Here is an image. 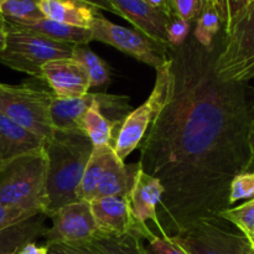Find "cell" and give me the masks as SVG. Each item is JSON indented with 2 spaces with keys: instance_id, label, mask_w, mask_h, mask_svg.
I'll return each mask as SVG.
<instances>
[{
  "instance_id": "obj_1",
  "label": "cell",
  "mask_w": 254,
  "mask_h": 254,
  "mask_svg": "<svg viewBox=\"0 0 254 254\" xmlns=\"http://www.w3.org/2000/svg\"><path fill=\"white\" fill-rule=\"evenodd\" d=\"M225 34L211 46L191 36L170 47L163 108L139 144L140 168L164 188L158 216L166 236L230 208L231 181L251 170L250 102L246 83L216 71Z\"/></svg>"
},
{
  "instance_id": "obj_2",
  "label": "cell",
  "mask_w": 254,
  "mask_h": 254,
  "mask_svg": "<svg viewBox=\"0 0 254 254\" xmlns=\"http://www.w3.org/2000/svg\"><path fill=\"white\" fill-rule=\"evenodd\" d=\"M45 150L47 156L45 215L50 217L62 206L79 201L77 191L93 144L83 133L55 131Z\"/></svg>"
},
{
  "instance_id": "obj_3",
  "label": "cell",
  "mask_w": 254,
  "mask_h": 254,
  "mask_svg": "<svg viewBox=\"0 0 254 254\" xmlns=\"http://www.w3.org/2000/svg\"><path fill=\"white\" fill-rule=\"evenodd\" d=\"M46 150L22 156L0 171V203L34 215L46 213Z\"/></svg>"
},
{
  "instance_id": "obj_4",
  "label": "cell",
  "mask_w": 254,
  "mask_h": 254,
  "mask_svg": "<svg viewBox=\"0 0 254 254\" xmlns=\"http://www.w3.org/2000/svg\"><path fill=\"white\" fill-rule=\"evenodd\" d=\"M54 93L31 82L22 84L0 83V113L32 131L49 143L55 135L50 118Z\"/></svg>"
},
{
  "instance_id": "obj_5",
  "label": "cell",
  "mask_w": 254,
  "mask_h": 254,
  "mask_svg": "<svg viewBox=\"0 0 254 254\" xmlns=\"http://www.w3.org/2000/svg\"><path fill=\"white\" fill-rule=\"evenodd\" d=\"M6 44L0 64L42 81V67L49 62L72 56L74 45L52 41L24 30L6 27Z\"/></svg>"
},
{
  "instance_id": "obj_6",
  "label": "cell",
  "mask_w": 254,
  "mask_h": 254,
  "mask_svg": "<svg viewBox=\"0 0 254 254\" xmlns=\"http://www.w3.org/2000/svg\"><path fill=\"white\" fill-rule=\"evenodd\" d=\"M216 71L225 81L247 83L254 78V0L236 17L223 37Z\"/></svg>"
},
{
  "instance_id": "obj_7",
  "label": "cell",
  "mask_w": 254,
  "mask_h": 254,
  "mask_svg": "<svg viewBox=\"0 0 254 254\" xmlns=\"http://www.w3.org/2000/svg\"><path fill=\"white\" fill-rule=\"evenodd\" d=\"M225 220H202L171 236L188 254H254L243 233L223 226Z\"/></svg>"
},
{
  "instance_id": "obj_8",
  "label": "cell",
  "mask_w": 254,
  "mask_h": 254,
  "mask_svg": "<svg viewBox=\"0 0 254 254\" xmlns=\"http://www.w3.org/2000/svg\"><path fill=\"white\" fill-rule=\"evenodd\" d=\"M169 81H170V61L156 69V78L154 88L146 101L138 108L127 114L114 138L113 149L122 161L135 150L143 140L149 127L163 108L168 96Z\"/></svg>"
},
{
  "instance_id": "obj_9",
  "label": "cell",
  "mask_w": 254,
  "mask_h": 254,
  "mask_svg": "<svg viewBox=\"0 0 254 254\" xmlns=\"http://www.w3.org/2000/svg\"><path fill=\"white\" fill-rule=\"evenodd\" d=\"M92 41L113 46L123 54L158 69L168 61V45H164L136 29L109 21L99 12L89 27Z\"/></svg>"
},
{
  "instance_id": "obj_10",
  "label": "cell",
  "mask_w": 254,
  "mask_h": 254,
  "mask_svg": "<svg viewBox=\"0 0 254 254\" xmlns=\"http://www.w3.org/2000/svg\"><path fill=\"white\" fill-rule=\"evenodd\" d=\"M52 226L46 228L42 237L50 243H76L83 245L101 237L92 208L87 201H77L62 206L52 213Z\"/></svg>"
},
{
  "instance_id": "obj_11",
  "label": "cell",
  "mask_w": 254,
  "mask_h": 254,
  "mask_svg": "<svg viewBox=\"0 0 254 254\" xmlns=\"http://www.w3.org/2000/svg\"><path fill=\"white\" fill-rule=\"evenodd\" d=\"M164 196V188L160 181L146 174L138 163V169L133 178V184L128 193V202L131 216L140 230L143 240H148L154 235L149 227V222L156 226L158 235L166 237L158 216V208Z\"/></svg>"
},
{
  "instance_id": "obj_12",
  "label": "cell",
  "mask_w": 254,
  "mask_h": 254,
  "mask_svg": "<svg viewBox=\"0 0 254 254\" xmlns=\"http://www.w3.org/2000/svg\"><path fill=\"white\" fill-rule=\"evenodd\" d=\"M42 81L60 99L79 98L91 89L86 69L72 57L55 60L45 64L42 67Z\"/></svg>"
},
{
  "instance_id": "obj_13",
  "label": "cell",
  "mask_w": 254,
  "mask_h": 254,
  "mask_svg": "<svg viewBox=\"0 0 254 254\" xmlns=\"http://www.w3.org/2000/svg\"><path fill=\"white\" fill-rule=\"evenodd\" d=\"M89 205L101 237L135 235L141 238L140 230L131 216L127 197L94 198L89 201Z\"/></svg>"
},
{
  "instance_id": "obj_14",
  "label": "cell",
  "mask_w": 254,
  "mask_h": 254,
  "mask_svg": "<svg viewBox=\"0 0 254 254\" xmlns=\"http://www.w3.org/2000/svg\"><path fill=\"white\" fill-rule=\"evenodd\" d=\"M119 16L128 20L136 30L151 39L168 45L170 15L149 4L146 0H108Z\"/></svg>"
},
{
  "instance_id": "obj_15",
  "label": "cell",
  "mask_w": 254,
  "mask_h": 254,
  "mask_svg": "<svg viewBox=\"0 0 254 254\" xmlns=\"http://www.w3.org/2000/svg\"><path fill=\"white\" fill-rule=\"evenodd\" d=\"M40 136L0 113V171L22 156L45 150Z\"/></svg>"
},
{
  "instance_id": "obj_16",
  "label": "cell",
  "mask_w": 254,
  "mask_h": 254,
  "mask_svg": "<svg viewBox=\"0 0 254 254\" xmlns=\"http://www.w3.org/2000/svg\"><path fill=\"white\" fill-rule=\"evenodd\" d=\"M39 7L47 19L83 29H89L99 14V9L81 0H40Z\"/></svg>"
},
{
  "instance_id": "obj_17",
  "label": "cell",
  "mask_w": 254,
  "mask_h": 254,
  "mask_svg": "<svg viewBox=\"0 0 254 254\" xmlns=\"http://www.w3.org/2000/svg\"><path fill=\"white\" fill-rule=\"evenodd\" d=\"M104 97V92H96L93 103L84 112L79 122L81 131L91 140L93 146H113L117 130L122 124L119 122L111 121L102 113L99 106L103 103Z\"/></svg>"
},
{
  "instance_id": "obj_18",
  "label": "cell",
  "mask_w": 254,
  "mask_h": 254,
  "mask_svg": "<svg viewBox=\"0 0 254 254\" xmlns=\"http://www.w3.org/2000/svg\"><path fill=\"white\" fill-rule=\"evenodd\" d=\"M93 101L94 93L91 92L83 97L72 99H60L54 96L50 106V118L55 131L82 133L79 122Z\"/></svg>"
},
{
  "instance_id": "obj_19",
  "label": "cell",
  "mask_w": 254,
  "mask_h": 254,
  "mask_svg": "<svg viewBox=\"0 0 254 254\" xmlns=\"http://www.w3.org/2000/svg\"><path fill=\"white\" fill-rule=\"evenodd\" d=\"M6 27L24 30V31H29L46 37L52 41L64 42V44L88 45L92 41L91 30L89 29L71 26V25L62 24V22L55 21V20L47 19V17L32 20L29 22H22V24L6 25Z\"/></svg>"
},
{
  "instance_id": "obj_20",
  "label": "cell",
  "mask_w": 254,
  "mask_h": 254,
  "mask_svg": "<svg viewBox=\"0 0 254 254\" xmlns=\"http://www.w3.org/2000/svg\"><path fill=\"white\" fill-rule=\"evenodd\" d=\"M46 218L40 213L0 231V254H19L25 245L36 242L46 231Z\"/></svg>"
},
{
  "instance_id": "obj_21",
  "label": "cell",
  "mask_w": 254,
  "mask_h": 254,
  "mask_svg": "<svg viewBox=\"0 0 254 254\" xmlns=\"http://www.w3.org/2000/svg\"><path fill=\"white\" fill-rule=\"evenodd\" d=\"M136 169L138 163L127 165L117 155L97 185L94 198L128 197Z\"/></svg>"
},
{
  "instance_id": "obj_22",
  "label": "cell",
  "mask_w": 254,
  "mask_h": 254,
  "mask_svg": "<svg viewBox=\"0 0 254 254\" xmlns=\"http://www.w3.org/2000/svg\"><path fill=\"white\" fill-rule=\"evenodd\" d=\"M116 156L117 154L112 145L93 146L77 191V198L79 201L89 202L93 200L97 185Z\"/></svg>"
},
{
  "instance_id": "obj_23",
  "label": "cell",
  "mask_w": 254,
  "mask_h": 254,
  "mask_svg": "<svg viewBox=\"0 0 254 254\" xmlns=\"http://www.w3.org/2000/svg\"><path fill=\"white\" fill-rule=\"evenodd\" d=\"M71 57L84 67L88 74L91 88L106 86L111 82L112 74L108 64L94 54L87 44L74 45Z\"/></svg>"
},
{
  "instance_id": "obj_24",
  "label": "cell",
  "mask_w": 254,
  "mask_h": 254,
  "mask_svg": "<svg viewBox=\"0 0 254 254\" xmlns=\"http://www.w3.org/2000/svg\"><path fill=\"white\" fill-rule=\"evenodd\" d=\"M141 238L135 235L98 237L86 243L97 254H145Z\"/></svg>"
},
{
  "instance_id": "obj_25",
  "label": "cell",
  "mask_w": 254,
  "mask_h": 254,
  "mask_svg": "<svg viewBox=\"0 0 254 254\" xmlns=\"http://www.w3.org/2000/svg\"><path fill=\"white\" fill-rule=\"evenodd\" d=\"M40 0H0V15L6 25H16L42 19Z\"/></svg>"
},
{
  "instance_id": "obj_26",
  "label": "cell",
  "mask_w": 254,
  "mask_h": 254,
  "mask_svg": "<svg viewBox=\"0 0 254 254\" xmlns=\"http://www.w3.org/2000/svg\"><path fill=\"white\" fill-rule=\"evenodd\" d=\"M221 31L222 24L216 10L212 7H205L196 19V26L192 31L193 37L203 46H211Z\"/></svg>"
},
{
  "instance_id": "obj_27",
  "label": "cell",
  "mask_w": 254,
  "mask_h": 254,
  "mask_svg": "<svg viewBox=\"0 0 254 254\" xmlns=\"http://www.w3.org/2000/svg\"><path fill=\"white\" fill-rule=\"evenodd\" d=\"M220 218L233 225L241 233L248 237L254 227V198L246 201L237 207L226 208L220 213Z\"/></svg>"
},
{
  "instance_id": "obj_28",
  "label": "cell",
  "mask_w": 254,
  "mask_h": 254,
  "mask_svg": "<svg viewBox=\"0 0 254 254\" xmlns=\"http://www.w3.org/2000/svg\"><path fill=\"white\" fill-rule=\"evenodd\" d=\"M254 198V171L248 170L241 173L231 181L228 201L232 207L236 202Z\"/></svg>"
},
{
  "instance_id": "obj_29",
  "label": "cell",
  "mask_w": 254,
  "mask_h": 254,
  "mask_svg": "<svg viewBox=\"0 0 254 254\" xmlns=\"http://www.w3.org/2000/svg\"><path fill=\"white\" fill-rule=\"evenodd\" d=\"M173 15L192 22L207 6V0H170Z\"/></svg>"
},
{
  "instance_id": "obj_30",
  "label": "cell",
  "mask_w": 254,
  "mask_h": 254,
  "mask_svg": "<svg viewBox=\"0 0 254 254\" xmlns=\"http://www.w3.org/2000/svg\"><path fill=\"white\" fill-rule=\"evenodd\" d=\"M145 254H188L180 246L171 241L169 236H164L154 233L151 237L146 240V245H144Z\"/></svg>"
},
{
  "instance_id": "obj_31",
  "label": "cell",
  "mask_w": 254,
  "mask_h": 254,
  "mask_svg": "<svg viewBox=\"0 0 254 254\" xmlns=\"http://www.w3.org/2000/svg\"><path fill=\"white\" fill-rule=\"evenodd\" d=\"M191 22L173 15L168 27V42L170 47L180 46L190 36Z\"/></svg>"
},
{
  "instance_id": "obj_32",
  "label": "cell",
  "mask_w": 254,
  "mask_h": 254,
  "mask_svg": "<svg viewBox=\"0 0 254 254\" xmlns=\"http://www.w3.org/2000/svg\"><path fill=\"white\" fill-rule=\"evenodd\" d=\"M32 216L36 215L29 212V211L21 210V208L10 207V206H5L0 203V231L15 225V223L22 222V221L27 220Z\"/></svg>"
},
{
  "instance_id": "obj_33",
  "label": "cell",
  "mask_w": 254,
  "mask_h": 254,
  "mask_svg": "<svg viewBox=\"0 0 254 254\" xmlns=\"http://www.w3.org/2000/svg\"><path fill=\"white\" fill-rule=\"evenodd\" d=\"M49 254H97L86 243L76 245V243H50L45 245Z\"/></svg>"
},
{
  "instance_id": "obj_34",
  "label": "cell",
  "mask_w": 254,
  "mask_h": 254,
  "mask_svg": "<svg viewBox=\"0 0 254 254\" xmlns=\"http://www.w3.org/2000/svg\"><path fill=\"white\" fill-rule=\"evenodd\" d=\"M212 7L216 10L218 14L222 24V31L226 34L228 30V25H230V15H228V2L227 0H207V6Z\"/></svg>"
},
{
  "instance_id": "obj_35",
  "label": "cell",
  "mask_w": 254,
  "mask_h": 254,
  "mask_svg": "<svg viewBox=\"0 0 254 254\" xmlns=\"http://www.w3.org/2000/svg\"><path fill=\"white\" fill-rule=\"evenodd\" d=\"M227 2H228V15H230V25H228V30L225 35H227L228 32H230L236 17H237L238 15H240L241 12L247 7V5L250 4L251 0H227Z\"/></svg>"
},
{
  "instance_id": "obj_36",
  "label": "cell",
  "mask_w": 254,
  "mask_h": 254,
  "mask_svg": "<svg viewBox=\"0 0 254 254\" xmlns=\"http://www.w3.org/2000/svg\"><path fill=\"white\" fill-rule=\"evenodd\" d=\"M19 254H49L46 246H39L36 242H30L21 248Z\"/></svg>"
},
{
  "instance_id": "obj_37",
  "label": "cell",
  "mask_w": 254,
  "mask_h": 254,
  "mask_svg": "<svg viewBox=\"0 0 254 254\" xmlns=\"http://www.w3.org/2000/svg\"><path fill=\"white\" fill-rule=\"evenodd\" d=\"M81 1L88 2V4L93 5V6H96L97 9H99V10H106V11L117 14V10L112 6V4L108 1V0H81Z\"/></svg>"
},
{
  "instance_id": "obj_38",
  "label": "cell",
  "mask_w": 254,
  "mask_h": 254,
  "mask_svg": "<svg viewBox=\"0 0 254 254\" xmlns=\"http://www.w3.org/2000/svg\"><path fill=\"white\" fill-rule=\"evenodd\" d=\"M248 117H250V131H251V143H252V149L254 146V102L250 103L248 108Z\"/></svg>"
},
{
  "instance_id": "obj_39",
  "label": "cell",
  "mask_w": 254,
  "mask_h": 254,
  "mask_svg": "<svg viewBox=\"0 0 254 254\" xmlns=\"http://www.w3.org/2000/svg\"><path fill=\"white\" fill-rule=\"evenodd\" d=\"M6 44V31H0V52L4 50Z\"/></svg>"
},
{
  "instance_id": "obj_40",
  "label": "cell",
  "mask_w": 254,
  "mask_h": 254,
  "mask_svg": "<svg viewBox=\"0 0 254 254\" xmlns=\"http://www.w3.org/2000/svg\"><path fill=\"white\" fill-rule=\"evenodd\" d=\"M5 30H6V22H5V20L0 15V31H5Z\"/></svg>"
},
{
  "instance_id": "obj_41",
  "label": "cell",
  "mask_w": 254,
  "mask_h": 254,
  "mask_svg": "<svg viewBox=\"0 0 254 254\" xmlns=\"http://www.w3.org/2000/svg\"><path fill=\"white\" fill-rule=\"evenodd\" d=\"M251 170L254 171V158H253V163H252V166H251Z\"/></svg>"
},
{
  "instance_id": "obj_42",
  "label": "cell",
  "mask_w": 254,
  "mask_h": 254,
  "mask_svg": "<svg viewBox=\"0 0 254 254\" xmlns=\"http://www.w3.org/2000/svg\"><path fill=\"white\" fill-rule=\"evenodd\" d=\"M253 154H254V146H253Z\"/></svg>"
},
{
  "instance_id": "obj_43",
  "label": "cell",
  "mask_w": 254,
  "mask_h": 254,
  "mask_svg": "<svg viewBox=\"0 0 254 254\" xmlns=\"http://www.w3.org/2000/svg\"><path fill=\"white\" fill-rule=\"evenodd\" d=\"M251 1H252V0H251Z\"/></svg>"
},
{
  "instance_id": "obj_44",
  "label": "cell",
  "mask_w": 254,
  "mask_h": 254,
  "mask_svg": "<svg viewBox=\"0 0 254 254\" xmlns=\"http://www.w3.org/2000/svg\"><path fill=\"white\" fill-rule=\"evenodd\" d=\"M253 79H254V78H253Z\"/></svg>"
}]
</instances>
